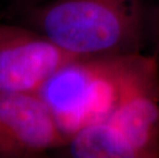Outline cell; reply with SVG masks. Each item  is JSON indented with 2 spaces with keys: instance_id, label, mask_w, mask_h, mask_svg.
Segmentation results:
<instances>
[{
  "instance_id": "6da1fadb",
  "label": "cell",
  "mask_w": 159,
  "mask_h": 158,
  "mask_svg": "<svg viewBox=\"0 0 159 158\" xmlns=\"http://www.w3.org/2000/svg\"><path fill=\"white\" fill-rule=\"evenodd\" d=\"M24 12L28 27L79 58L140 53L150 38L147 0H47Z\"/></svg>"
},
{
  "instance_id": "7a4b0ae2",
  "label": "cell",
  "mask_w": 159,
  "mask_h": 158,
  "mask_svg": "<svg viewBox=\"0 0 159 158\" xmlns=\"http://www.w3.org/2000/svg\"><path fill=\"white\" fill-rule=\"evenodd\" d=\"M121 56L76 60L39 93L69 137L87 124L106 119L113 111Z\"/></svg>"
},
{
  "instance_id": "3957f363",
  "label": "cell",
  "mask_w": 159,
  "mask_h": 158,
  "mask_svg": "<svg viewBox=\"0 0 159 158\" xmlns=\"http://www.w3.org/2000/svg\"><path fill=\"white\" fill-rule=\"evenodd\" d=\"M122 132L140 158L159 157V58L122 56L113 111L107 117Z\"/></svg>"
},
{
  "instance_id": "277c9868",
  "label": "cell",
  "mask_w": 159,
  "mask_h": 158,
  "mask_svg": "<svg viewBox=\"0 0 159 158\" xmlns=\"http://www.w3.org/2000/svg\"><path fill=\"white\" fill-rule=\"evenodd\" d=\"M79 58L36 30L0 23V93H38Z\"/></svg>"
},
{
  "instance_id": "5b68a950",
  "label": "cell",
  "mask_w": 159,
  "mask_h": 158,
  "mask_svg": "<svg viewBox=\"0 0 159 158\" xmlns=\"http://www.w3.org/2000/svg\"><path fill=\"white\" fill-rule=\"evenodd\" d=\"M68 140L39 93H0V158L39 157Z\"/></svg>"
},
{
  "instance_id": "8992f818",
  "label": "cell",
  "mask_w": 159,
  "mask_h": 158,
  "mask_svg": "<svg viewBox=\"0 0 159 158\" xmlns=\"http://www.w3.org/2000/svg\"><path fill=\"white\" fill-rule=\"evenodd\" d=\"M59 150L63 156L73 158H140L126 136L108 119L76 130Z\"/></svg>"
},
{
  "instance_id": "52a82bcc",
  "label": "cell",
  "mask_w": 159,
  "mask_h": 158,
  "mask_svg": "<svg viewBox=\"0 0 159 158\" xmlns=\"http://www.w3.org/2000/svg\"><path fill=\"white\" fill-rule=\"evenodd\" d=\"M150 39H152L155 46L154 53L159 58V0H157L154 7H152Z\"/></svg>"
},
{
  "instance_id": "ba28073f",
  "label": "cell",
  "mask_w": 159,
  "mask_h": 158,
  "mask_svg": "<svg viewBox=\"0 0 159 158\" xmlns=\"http://www.w3.org/2000/svg\"><path fill=\"white\" fill-rule=\"evenodd\" d=\"M47 1V0H0V3H6L11 6H18L24 9L34 7L41 3Z\"/></svg>"
}]
</instances>
